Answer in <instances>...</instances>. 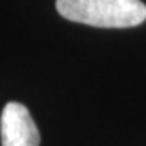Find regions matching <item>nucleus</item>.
I'll return each mask as SVG.
<instances>
[{
	"label": "nucleus",
	"mask_w": 146,
	"mask_h": 146,
	"mask_svg": "<svg viewBox=\"0 0 146 146\" xmlns=\"http://www.w3.org/2000/svg\"><path fill=\"white\" fill-rule=\"evenodd\" d=\"M63 18L98 28H131L146 20L141 0H57Z\"/></svg>",
	"instance_id": "obj_1"
},
{
	"label": "nucleus",
	"mask_w": 146,
	"mask_h": 146,
	"mask_svg": "<svg viewBox=\"0 0 146 146\" xmlns=\"http://www.w3.org/2000/svg\"><path fill=\"white\" fill-rule=\"evenodd\" d=\"M2 146H39V130L29 110L20 102H8L0 117Z\"/></svg>",
	"instance_id": "obj_2"
}]
</instances>
